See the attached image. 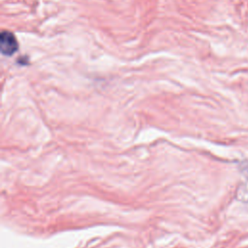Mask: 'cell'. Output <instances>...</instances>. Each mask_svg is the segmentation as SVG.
I'll list each match as a JSON object with an SVG mask.
<instances>
[{
  "label": "cell",
  "mask_w": 248,
  "mask_h": 248,
  "mask_svg": "<svg viewBox=\"0 0 248 248\" xmlns=\"http://www.w3.org/2000/svg\"><path fill=\"white\" fill-rule=\"evenodd\" d=\"M18 47V44L15 36L9 31H3L0 37V48L4 55L14 54Z\"/></svg>",
  "instance_id": "1"
}]
</instances>
